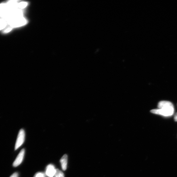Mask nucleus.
I'll use <instances>...</instances> for the list:
<instances>
[{
  "label": "nucleus",
  "mask_w": 177,
  "mask_h": 177,
  "mask_svg": "<svg viewBox=\"0 0 177 177\" xmlns=\"http://www.w3.org/2000/svg\"><path fill=\"white\" fill-rule=\"evenodd\" d=\"M158 107L159 109L151 110V112L165 117L171 116L174 113V105L169 101H161L158 104Z\"/></svg>",
  "instance_id": "f257e3e1"
},
{
  "label": "nucleus",
  "mask_w": 177,
  "mask_h": 177,
  "mask_svg": "<svg viewBox=\"0 0 177 177\" xmlns=\"http://www.w3.org/2000/svg\"><path fill=\"white\" fill-rule=\"evenodd\" d=\"M27 20L23 17L17 18L8 23L9 26L12 28L20 27L26 24Z\"/></svg>",
  "instance_id": "f03ea898"
},
{
  "label": "nucleus",
  "mask_w": 177,
  "mask_h": 177,
  "mask_svg": "<svg viewBox=\"0 0 177 177\" xmlns=\"http://www.w3.org/2000/svg\"><path fill=\"white\" fill-rule=\"evenodd\" d=\"M25 139V133L24 130L21 129L20 131L18 134L16 141L15 150H17L23 144L24 142Z\"/></svg>",
  "instance_id": "7ed1b4c3"
},
{
  "label": "nucleus",
  "mask_w": 177,
  "mask_h": 177,
  "mask_svg": "<svg viewBox=\"0 0 177 177\" xmlns=\"http://www.w3.org/2000/svg\"><path fill=\"white\" fill-rule=\"evenodd\" d=\"M11 10L7 3L1 4L0 5V17L2 19H5Z\"/></svg>",
  "instance_id": "20e7f679"
},
{
  "label": "nucleus",
  "mask_w": 177,
  "mask_h": 177,
  "mask_svg": "<svg viewBox=\"0 0 177 177\" xmlns=\"http://www.w3.org/2000/svg\"><path fill=\"white\" fill-rule=\"evenodd\" d=\"M25 153V150L23 149L20 151L18 155L16 160L13 163V166L14 167H17L20 165L22 162L23 160Z\"/></svg>",
  "instance_id": "39448f33"
},
{
  "label": "nucleus",
  "mask_w": 177,
  "mask_h": 177,
  "mask_svg": "<svg viewBox=\"0 0 177 177\" xmlns=\"http://www.w3.org/2000/svg\"><path fill=\"white\" fill-rule=\"evenodd\" d=\"M56 171L54 166L52 164H50L47 166L45 172V174L48 177H53L55 174Z\"/></svg>",
  "instance_id": "423d86ee"
},
{
  "label": "nucleus",
  "mask_w": 177,
  "mask_h": 177,
  "mask_svg": "<svg viewBox=\"0 0 177 177\" xmlns=\"http://www.w3.org/2000/svg\"><path fill=\"white\" fill-rule=\"evenodd\" d=\"M61 167L63 171H66L67 168L68 163V156L64 154L60 160Z\"/></svg>",
  "instance_id": "0eeeda50"
},
{
  "label": "nucleus",
  "mask_w": 177,
  "mask_h": 177,
  "mask_svg": "<svg viewBox=\"0 0 177 177\" xmlns=\"http://www.w3.org/2000/svg\"><path fill=\"white\" fill-rule=\"evenodd\" d=\"M8 25L7 21L3 19H0V30L5 29Z\"/></svg>",
  "instance_id": "6e6552de"
},
{
  "label": "nucleus",
  "mask_w": 177,
  "mask_h": 177,
  "mask_svg": "<svg viewBox=\"0 0 177 177\" xmlns=\"http://www.w3.org/2000/svg\"><path fill=\"white\" fill-rule=\"evenodd\" d=\"M54 177H64L63 173L59 169H56V172Z\"/></svg>",
  "instance_id": "1a4fd4ad"
},
{
  "label": "nucleus",
  "mask_w": 177,
  "mask_h": 177,
  "mask_svg": "<svg viewBox=\"0 0 177 177\" xmlns=\"http://www.w3.org/2000/svg\"><path fill=\"white\" fill-rule=\"evenodd\" d=\"M27 3L25 2H21L18 4V8L19 9H22L26 7Z\"/></svg>",
  "instance_id": "9d476101"
},
{
  "label": "nucleus",
  "mask_w": 177,
  "mask_h": 177,
  "mask_svg": "<svg viewBox=\"0 0 177 177\" xmlns=\"http://www.w3.org/2000/svg\"><path fill=\"white\" fill-rule=\"evenodd\" d=\"M34 177H45L44 173L42 172H38L35 175Z\"/></svg>",
  "instance_id": "9b49d317"
},
{
  "label": "nucleus",
  "mask_w": 177,
  "mask_h": 177,
  "mask_svg": "<svg viewBox=\"0 0 177 177\" xmlns=\"http://www.w3.org/2000/svg\"><path fill=\"white\" fill-rule=\"evenodd\" d=\"M12 28L8 26L5 29V30H4V32L5 33H8V32H10L11 30H12Z\"/></svg>",
  "instance_id": "f8f14e48"
},
{
  "label": "nucleus",
  "mask_w": 177,
  "mask_h": 177,
  "mask_svg": "<svg viewBox=\"0 0 177 177\" xmlns=\"http://www.w3.org/2000/svg\"><path fill=\"white\" fill-rule=\"evenodd\" d=\"M18 176H19V174H18V173L15 172L10 177H18Z\"/></svg>",
  "instance_id": "ddd939ff"
},
{
  "label": "nucleus",
  "mask_w": 177,
  "mask_h": 177,
  "mask_svg": "<svg viewBox=\"0 0 177 177\" xmlns=\"http://www.w3.org/2000/svg\"><path fill=\"white\" fill-rule=\"evenodd\" d=\"M174 120L175 121H177V113L175 115Z\"/></svg>",
  "instance_id": "4468645a"
}]
</instances>
